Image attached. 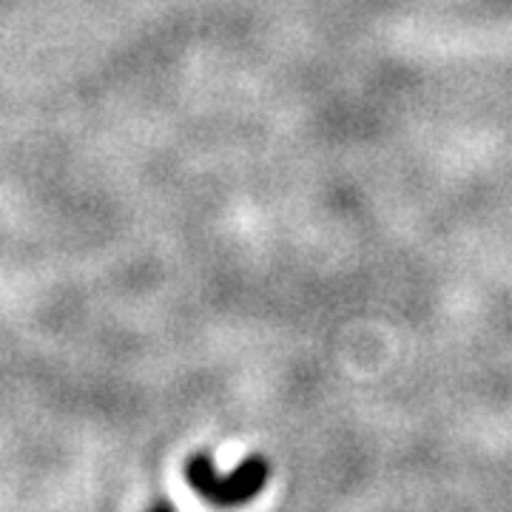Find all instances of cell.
Returning <instances> with one entry per match:
<instances>
[{"mask_svg":"<svg viewBox=\"0 0 512 512\" xmlns=\"http://www.w3.org/2000/svg\"><path fill=\"white\" fill-rule=\"evenodd\" d=\"M185 478L197 493L214 507H239L248 504L268 484V461L259 456L245 458L237 470L222 476L208 453H197L185 464Z\"/></svg>","mask_w":512,"mask_h":512,"instance_id":"cell-1","label":"cell"},{"mask_svg":"<svg viewBox=\"0 0 512 512\" xmlns=\"http://www.w3.org/2000/svg\"><path fill=\"white\" fill-rule=\"evenodd\" d=\"M148 512H174V510H171L168 504H154V507H151V510H148Z\"/></svg>","mask_w":512,"mask_h":512,"instance_id":"cell-2","label":"cell"}]
</instances>
